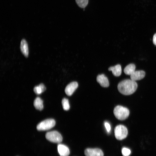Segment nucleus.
Here are the masks:
<instances>
[{
    "label": "nucleus",
    "instance_id": "nucleus-19",
    "mask_svg": "<svg viewBox=\"0 0 156 156\" xmlns=\"http://www.w3.org/2000/svg\"><path fill=\"white\" fill-rule=\"evenodd\" d=\"M104 125L107 133H109L111 131V127L110 124L107 121L104 122Z\"/></svg>",
    "mask_w": 156,
    "mask_h": 156
},
{
    "label": "nucleus",
    "instance_id": "nucleus-7",
    "mask_svg": "<svg viewBox=\"0 0 156 156\" xmlns=\"http://www.w3.org/2000/svg\"><path fill=\"white\" fill-rule=\"evenodd\" d=\"M78 87V83L76 81L71 82L66 87L65 91L68 96L71 95Z\"/></svg>",
    "mask_w": 156,
    "mask_h": 156
},
{
    "label": "nucleus",
    "instance_id": "nucleus-1",
    "mask_svg": "<svg viewBox=\"0 0 156 156\" xmlns=\"http://www.w3.org/2000/svg\"><path fill=\"white\" fill-rule=\"evenodd\" d=\"M138 85L135 81L131 79H127L122 81L118 84V89L122 94L129 95L132 94L136 90Z\"/></svg>",
    "mask_w": 156,
    "mask_h": 156
},
{
    "label": "nucleus",
    "instance_id": "nucleus-11",
    "mask_svg": "<svg viewBox=\"0 0 156 156\" xmlns=\"http://www.w3.org/2000/svg\"><path fill=\"white\" fill-rule=\"evenodd\" d=\"M21 51L23 55L26 57L28 55L29 51L27 43L25 39H23L21 41L20 44Z\"/></svg>",
    "mask_w": 156,
    "mask_h": 156
},
{
    "label": "nucleus",
    "instance_id": "nucleus-18",
    "mask_svg": "<svg viewBox=\"0 0 156 156\" xmlns=\"http://www.w3.org/2000/svg\"><path fill=\"white\" fill-rule=\"evenodd\" d=\"M121 152L123 156H129L131 153L130 150L125 147H123L122 148Z\"/></svg>",
    "mask_w": 156,
    "mask_h": 156
},
{
    "label": "nucleus",
    "instance_id": "nucleus-10",
    "mask_svg": "<svg viewBox=\"0 0 156 156\" xmlns=\"http://www.w3.org/2000/svg\"><path fill=\"white\" fill-rule=\"evenodd\" d=\"M97 81L100 85L104 87L109 86V83L107 77L104 74L99 75L96 78Z\"/></svg>",
    "mask_w": 156,
    "mask_h": 156
},
{
    "label": "nucleus",
    "instance_id": "nucleus-5",
    "mask_svg": "<svg viewBox=\"0 0 156 156\" xmlns=\"http://www.w3.org/2000/svg\"><path fill=\"white\" fill-rule=\"evenodd\" d=\"M45 137L49 141L55 143H60L62 140V137L61 134L56 131L47 132L46 134Z\"/></svg>",
    "mask_w": 156,
    "mask_h": 156
},
{
    "label": "nucleus",
    "instance_id": "nucleus-9",
    "mask_svg": "<svg viewBox=\"0 0 156 156\" xmlns=\"http://www.w3.org/2000/svg\"><path fill=\"white\" fill-rule=\"evenodd\" d=\"M145 75V72L143 70L135 71L130 75L131 79L135 81L140 80L144 77Z\"/></svg>",
    "mask_w": 156,
    "mask_h": 156
},
{
    "label": "nucleus",
    "instance_id": "nucleus-6",
    "mask_svg": "<svg viewBox=\"0 0 156 156\" xmlns=\"http://www.w3.org/2000/svg\"><path fill=\"white\" fill-rule=\"evenodd\" d=\"M86 156H103L102 151L98 148H88L85 151Z\"/></svg>",
    "mask_w": 156,
    "mask_h": 156
},
{
    "label": "nucleus",
    "instance_id": "nucleus-12",
    "mask_svg": "<svg viewBox=\"0 0 156 156\" xmlns=\"http://www.w3.org/2000/svg\"><path fill=\"white\" fill-rule=\"evenodd\" d=\"M108 70L111 71L113 75L116 77L120 76L122 73V68L120 64L110 67L108 68Z\"/></svg>",
    "mask_w": 156,
    "mask_h": 156
},
{
    "label": "nucleus",
    "instance_id": "nucleus-8",
    "mask_svg": "<svg viewBox=\"0 0 156 156\" xmlns=\"http://www.w3.org/2000/svg\"><path fill=\"white\" fill-rule=\"evenodd\" d=\"M57 150L60 156H68L70 154L68 148L63 144H59L58 145Z\"/></svg>",
    "mask_w": 156,
    "mask_h": 156
},
{
    "label": "nucleus",
    "instance_id": "nucleus-17",
    "mask_svg": "<svg viewBox=\"0 0 156 156\" xmlns=\"http://www.w3.org/2000/svg\"><path fill=\"white\" fill-rule=\"evenodd\" d=\"M78 5L81 8H84L88 3V0H75Z\"/></svg>",
    "mask_w": 156,
    "mask_h": 156
},
{
    "label": "nucleus",
    "instance_id": "nucleus-2",
    "mask_svg": "<svg viewBox=\"0 0 156 156\" xmlns=\"http://www.w3.org/2000/svg\"><path fill=\"white\" fill-rule=\"evenodd\" d=\"M114 113L115 117L120 120L127 119L129 114V110L127 108L120 105L116 106L114 110Z\"/></svg>",
    "mask_w": 156,
    "mask_h": 156
},
{
    "label": "nucleus",
    "instance_id": "nucleus-4",
    "mask_svg": "<svg viewBox=\"0 0 156 156\" xmlns=\"http://www.w3.org/2000/svg\"><path fill=\"white\" fill-rule=\"evenodd\" d=\"M114 134L117 140H122L125 138L127 135V129L123 125H118L114 129Z\"/></svg>",
    "mask_w": 156,
    "mask_h": 156
},
{
    "label": "nucleus",
    "instance_id": "nucleus-14",
    "mask_svg": "<svg viewBox=\"0 0 156 156\" xmlns=\"http://www.w3.org/2000/svg\"><path fill=\"white\" fill-rule=\"evenodd\" d=\"M135 65L133 64H131L125 67L124 71L126 74L130 75L135 71Z\"/></svg>",
    "mask_w": 156,
    "mask_h": 156
},
{
    "label": "nucleus",
    "instance_id": "nucleus-20",
    "mask_svg": "<svg viewBox=\"0 0 156 156\" xmlns=\"http://www.w3.org/2000/svg\"><path fill=\"white\" fill-rule=\"evenodd\" d=\"M153 40L154 44L156 45V33L154 34L153 36Z\"/></svg>",
    "mask_w": 156,
    "mask_h": 156
},
{
    "label": "nucleus",
    "instance_id": "nucleus-16",
    "mask_svg": "<svg viewBox=\"0 0 156 156\" xmlns=\"http://www.w3.org/2000/svg\"><path fill=\"white\" fill-rule=\"evenodd\" d=\"M62 104L63 109L66 111L68 110L70 107L68 100L66 98L63 99L62 101Z\"/></svg>",
    "mask_w": 156,
    "mask_h": 156
},
{
    "label": "nucleus",
    "instance_id": "nucleus-15",
    "mask_svg": "<svg viewBox=\"0 0 156 156\" xmlns=\"http://www.w3.org/2000/svg\"><path fill=\"white\" fill-rule=\"evenodd\" d=\"M46 89L43 83H42L35 87L34 88V91L37 94H40L44 92Z\"/></svg>",
    "mask_w": 156,
    "mask_h": 156
},
{
    "label": "nucleus",
    "instance_id": "nucleus-13",
    "mask_svg": "<svg viewBox=\"0 0 156 156\" xmlns=\"http://www.w3.org/2000/svg\"><path fill=\"white\" fill-rule=\"evenodd\" d=\"M34 105L35 107L38 110H41L43 108V101L39 97H37L35 99Z\"/></svg>",
    "mask_w": 156,
    "mask_h": 156
},
{
    "label": "nucleus",
    "instance_id": "nucleus-3",
    "mask_svg": "<svg viewBox=\"0 0 156 156\" xmlns=\"http://www.w3.org/2000/svg\"><path fill=\"white\" fill-rule=\"evenodd\" d=\"M55 124V122L53 119H48L39 123L37 126L38 131H43L49 130L53 127Z\"/></svg>",
    "mask_w": 156,
    "mask_h": 156
}]
</instances>
